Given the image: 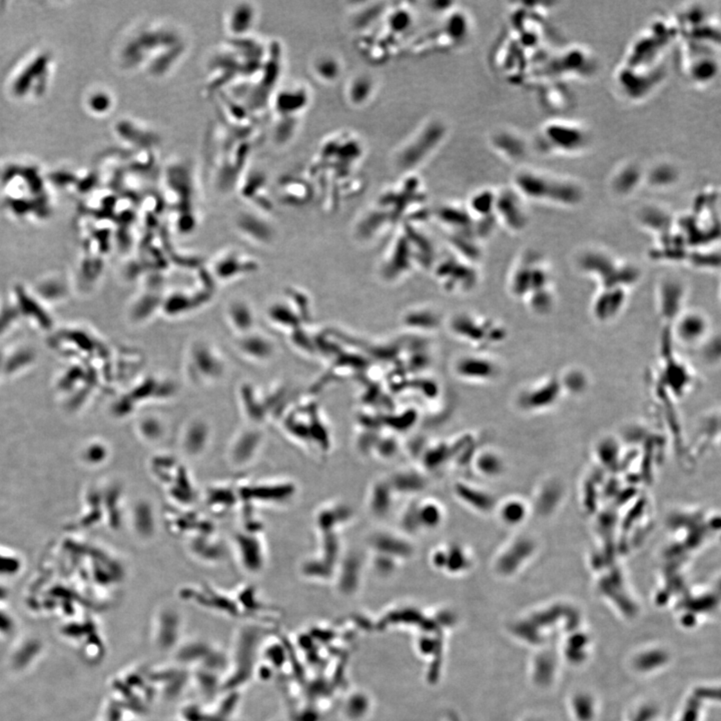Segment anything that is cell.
Listing matches in <instances>:
<instances>
[{
	"label": "cell",
	"mask_w": 721,
	"mask_h": 721,
	"mask_svg": "<svg viewBox=\"0 0 721 721\" xmlns=\"http://www.w3.org/2000/svg\"><path fill=\"white\" fill-rule=\"evenodd\" d=\"M561 380L557 376H551L549 378L540 381L533 385L530 388L526 389L520 396V402L527 407L547 406L555 402L557 397L561 394Z\"/></svg>",
	"instance_id": "14"
},
{
	"label": "cell",
	"mask_w": 721,
	"mask_h": 721,
	"mask_svg": "<svg viewBox=\"0 0 721 721\" xmlns=\"http://www.w3.org/2000/svg\"><path fill=\"white\" fill-rule=\"evenodd\" d=\"M228 320L230 326L241 336L250 333L254 327V311L245 301H234L228 308Z\"/></svg>",
	"instance_id": "18"
},
{
	"label": "cell",
	"mask_w": 721,
	"mask_h": 721,
	"mask_svg": "<svg viewBox=\"0 0 721 721\" xmlns=\"http://www.w3.org/2000/svg\"><path fill=\"white\" fill-rule=\"evenodd\" d=\"M641 180V172L635 165H626L615 174L613 188L618 194H626L635 190Z\"/></svg>",
	"instance_id": "20"
},
{
	"label": "cell",
	"mask_w": 721,
	"mask_h": 721,
	"mask_svg": "<svg viewBox=\"0 0 721 721\" xmlns=\"http://www.w3.org/2000/svg\"><path fill=\"white\" fill-rule=\"evenodd\" d=\"M261 633L255 627H244L237 632L228 669L223 676L221 689L237 691L254 675L255 658L259 647Z\"/></svg>",
	"instance_id": "3"
},
{
	"label": "cell",
	"mask_w": 721,
	"mask_h": 721,
	"mask_svg": "<svg viewBox=\"0 0 721 721\" xmlns=\"http://www.w3.org/2000/svg\"><path fill=\"white\" fill-rule=\"evenodd\" d=\"M508 288L513 297L523 302L540 291L553 288L547 264L536 255H524L512 268Z\"/></svg>",
	"instance_id": "4"
},
{
	"label": "cell",
	"mask_w": 721,
	"mask_h": 721,
	"mask_svg": "<svg viewBox=\"0 0 721 721\" xmlns=\"http://www.w3.org/2000/svg\"><path fill=\"white\" fill-rule=\"evenodd\" d=\"M174 721H181V720H174Z\"/></svg>",
	"instance_id": "27"
},
{
	"label": "cell",
	"mask_w": 721,
	"mask_h": 721,
	"mask_svg": "<svg viewBox=\"0 0 721 721\" xmlns=\"http://www.w3.org/2000/svg\"><path fill=\"white\" fill-rule=\"evenodd\" d=\"M372 91H373V82H371L370 78L360 76L352 82L349 95H350L352 102L360 104L370 98Z\"/></svg>",
	"instance_id": "24"
},
{
	"label": "cell",
	"mask_w": 721,
	"mask_h": 721,
	"mask_svg": "<svg viewBox=\"0 0 721 721\" xmlns=\"http://www.w3.org/2000/svg\"><path fill=\"white\" fill-rule=\"evenodd\" d=\"M273 721H281V720H273Z\"/></svg>",
	"instance_id": "28"
},
{
	"label": "cell",
	"mask_w": 721,
	"mask_h": 721,
	"mask_svg": "<svg viewBox=\"0 0 721 721\" xmlns=\"http://www.w3.org/2000/svg\"><path fill=\"white\" fill-rule=\"evenodd\" d=\"M454 376L470 384H484L496 379L499 367L491 357L481 353L467 354L454 360L452 366Z\"/></svg>",
	"instance_id": "8"
},
{
	"label": "cell",
	"mask_w": 721,
	"mask_h": 721,
	"mask_svg": "<svg viewBox=\"0 0 721 721\" xmlns=\"http://www.w3.org/2000/svg\"><path fill=\"white\" fill-rule=\"evenodd\" d=\"M237 349L245 357L254 362L265 363L272 359L275 353V344L272 340L253 333L239 337Z\"/></svg>",
	"instance_id": "15"
},
{
	"label": "cell",
	"mask_w": 721,
	"mask_h": 721,
	"mask_svg": "<svg viewBox=\"0 0 721 721\" xmlns=\"http://www.w3.org/2000/svg\"><path fill=\"white\" fill-rule=\"evenodd\" d=\"M181 721H209V714L196 704H187L181 711Z\"/></svg>",
	"instance_id": "26"
},
{
	"label": "cell",
	"mask_w": 721,
	"mask_h": 721,
	"mask_svg": "<svg viewBox=\"0 0 721 721\" xmlns=\"http://www.w3.org/2000/svg\"><path fill=\"white\" fill-rule=\"evenodd\" d=\"M578 264L582 272L596 280L599 288L630 290L640 279L637 266L601 250H586L580 256Z\"/></svg>",
	"instance_id": "2"
},
{
	"label": "cell",
	"mask_w": 721,
	"mask_h": 721,
	"mask_svg": "<svg viewBox=\"0 0 721 721\" xmlns=\"http://www.w3.org/2000/svg\"><path fill=\"white\" fill-rule=\"evenodd\" d=\"M183 617L172 606L163 605L154 612L152 624V640L160 652L174 651L181 644Z\"/></svg>",
	"instance_id": "6"
},
{
	"label": "cell",
	"mask_w": 721,
	"mask_h": 721,
	"mask_svg": "<svg viewBox=\"0 0 721 721\" xmlns=\"http://www.w3.org/2000/svg\"><path fill=\"white\" fill-rule=\"evenodd\" d=\"M677 172L669 165H660L656 167L650 174V181L656 187H665L674 183Z\"/></svg>",
	"instance_id": "25"
},
{
	"label": "cell",
	"mask_w": 721,
	"mask_h": 721,
	"mask_svg": "<svg viewBox=\"0 0 721 721\" xmlns=\"http://www.w3.org/2000/svg\"><path fill=\"white\" fill-rule=\"evenodd\" d=\"M416 518L419 519L418 524L424 530H435L439 526L442 525L444 520V511L442 506L439 505L435 501H423L419 504V507L415 510Z\"/></svg>",
	"instance_id": "19"
},
{
	"label": "cell",
	"mask_w": 721,
	"mask_h": 721,
	"mask_svg": "<svg viewBox=\"0 0 721 721\" xmlns=\"http://www.w3.org/2000/svg\"><path fill=\"white\" fill-rule=\"evenodd\" d=\"M493 143L496 149L500 152H505L509 158H517L522 156L524 152V143L520 138L514 134L502 131L495 136Z\"/></svg>",
	"instance_id": "21"
},
{
	"label": "cell",
	"mask_w": 721,
	"mask_h": 721,
	"mask_svg": "<svg viewBox=\"0 0 721 721\" xmlns=\"http://www.w3.org/2000/svg\"><path fill=\"white\" fill-rule=\"evenodd\" d=\"M628 293L623 288H599L591 304L595 321L608 324L617 319L626 309Z\"/></svg>",
	"instance_id": "11"
},
{
	"label": "cell",
	"mask_w": 721,
	"mask_h": 721,
	"mask_svg": "<svg viewBox=\"0 0 721 721\" xmlns=\"http://www.w3.org/2000/svg\"><path fill=\"white\" fill-rule=\"evenodd\" d=\"M495 198L496 194H492V192L475 194L470 201V210H473L477 216L489 218V215L494 214Z\"/></svg>",
	"instance_id": "22"
},
{
	"label": "cell",
	"mask_w": 721,
	"mask_h": 721,
	"mask_svg": "<svg viewBox=\"0 0 721 721\" xmlns=\"http://www.w3.org/2000/svg\"><path fill=\"white\" fill-rule=\"evenodd\" d=\"M315 71L324 82H332L341 73V67L336 58L323 57L316 60Z\"/></svg>",
	"instance_id": "23"
},
{
	"label": "cell",
	"mask_w": 721,
	"mask_h": 721,
	"mask_svg": "<svg viewBox=\"0 0 721 721\" xmlns=\"http://www.w3.org/2000/svg\"><path fill=\"white\" fill-rule=\"evenodd\" d=\"M444 136V127L438 124L428 125L415 140L403 151L399 158L400 165L411 169L429 156Z\"/></svg>",
	"instance_id": "12"
},
{
	"label": "cell",
	"mask_w": 721,
	"mask_h": 721,
	"mask_svg": "<svg viewBox=\"0 0 721 721\" xmlns=\"http://www.w3.org/2000/svg\"><path fill=\"white\" fill-rule=\"evenodd\" d=\"M671 338L686 347H697L705 342L709 334L706 316L698 311H682L667 327Z\"/></svg>",
	"instance_id": "9"
},
{
	"label": "cell",
	"mask_w": 721,
	"mask_h": 721,
	"mask_svg": "<svg viewBox=\"0 0 721 721\" xmlns=\"http://www.w3.org/2000/svg\"><path fill=\"white\" fill-rule=\"evenodd\" d=\"M215 650L214 647L208 642L201 640H192L180 644L174 649L176 661L179 664H194L207 661L208 658Z\"/></svg>",
	"instance_id": "16"
},
{
	"label": "cell",
	"mask_w": 721,
	"mask_h": 721,
	"mask_svg": "<svg viewBox=\"0 0 721 721\" xmlns=\"http://www.w3.org/2000/svg\"><path fill=\"white\" fill-rule=\"evenodd\" d=\"M541 143L544 149L570 154L586 149L589 136L585 129L578 125L554 122L542 129Z\"/></svg>",
	"instance_id": "7"
},
{
	"label": "cell",
	"mask_w": 721,
	"mask_h": 721,
	"mask_svg": "<svg viewBox=\"0 0 721 721\" xmlns=\"http://www.w3.org/2000/svg\"><path fill=\"white\" fill-rule=\"evenodd\" d=\"M449 329L457 340L478 351L502 341L506 336L505 329L500 325L483 316L468 312L453 316L449 322Z\"/></svg>",
	"instance_id": "5"
},
{
	"label": "cell",
	"mask_w": 721,
	"mask_h": 721,
	"mask_svg": "<svg viewBox=\"0 0 721 721\" xmlns=\"http://www.w3.org/2000/svg\"><path fill=\"white\" fill-rule=\"evenodd\" d=\"M515 190L523 197L562 207H575L583 199V192L575 181L545 172L523 170L516 174Z\"/></svg>",
	"instance_id": "1"
},
{
	"label": "cell",
	"mask_w": 721,
	"mask_h": 721,
	"mask_svg": "<svg viewBox=\"0 0 721 721\" xmlns=\"http://www.w3.org/2000/svg\"><path fill=\"white\" fill-rule=\"evenodd\" d=\"M685 286L679 280L668 277L662 281L658 289L659 313L666 321L667 327L684 311Z\"/></svg>",
	"instance_id": "13"
},
{
	"label": "cell",
	"mask_w": 721,
	"mask_h": 721,
	"mask_svg": "<svg viewBox=\"0 0 721 721\" xmlns=\"http://www.w3.org/2000/svg\"><path fill=\"white\" fill-rule=\"evenodd\" d=\"M522 198L516 190H505L496 194L495 217L510 232H522L528 226L529 219Z\"/></svg>",
	"instance_id": "10"
},
{
	"label": "cell",
	"mask_w": 721,
	"mask_h": 721,
	"mask_svg": "<svg viewBox=\"0 0 721 721\" xmlns=\"http://www.w3.org/2000/svg\"><path fill=\"white\" fill-rule=\"evenodd\" d=\"M209 439V430L208 426L199 421L188 424L185 432L183 433V441L181 446L183 451L187 452L189 455H198L201 453L205 447L207 446Z\"/></svg>",
	"instance_id": "17"
}]
</instances>
